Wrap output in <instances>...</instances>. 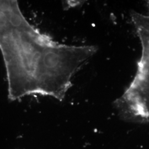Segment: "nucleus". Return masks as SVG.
I'll return each instance as SVG.
<instances>
[{
    "label": "nucleus",
    "mask_w": 149,
    "mask_h": 149,
    "mask_svg": "<svg viewBox=\"0 0 149 149\" xmlns=\"http://www.w3.org/2000/svg\"><path fill=\"white\" fill-rule=\"evenodd\" d=\"M132 18L141 44V57L134 80L116 105L123 117L145 121L149 118V16L133 12Z\"/></svg>",
    "instance_id": "f03ea898"
},
{
    "label": "nucleus",
    "mask_w": 149,
    "mask_h": 149,
    "mask_svg": "<svg viewBox=\"0 0 149 149\" xmlns=\"http://www.w3.org/2000/svg\"><path fill=\"white\" fill-rule=\"evenodd\" d=\"M0 50L10 100L38 94L62 101L97 48L55 42L27 21L17 1H0Z\"/></svg>",
    "instance_id": "f257e3e1"
}]
</instances>
